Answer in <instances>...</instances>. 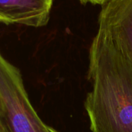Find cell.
Wrapping results in <instances>:
<instances>
[{
  "label": "cell",
  "mask_w": 132,
  "mask_h": 132,
  "mask_svg": "<svg viewBox=\"0 0 132 132\" xmlns=\"http://www.w3.org/2000/svg\"><path fill=\"white\" fill-rule=\"evenodd\" d=\"M53 0H0V23L40 27L47 24Z\"/></svg>",
  "instance_id": "obj_4"
},
{
  "label": "cell",
  "mask_w": 132,
  "mask_h": 132,
  "mask_svg": "<svg viewBox=\"0 0 132 132\" xmlns=\"http://www.w3.org/2000/svg\"><path fill=\"white\" fill-rule=\"evenodd\" d=\"M97 33L106 38L132 66V0H108L99 16Z\"/></svg>",
  "instance_id": "obj_3"
},
{
  "label": "cell",
  "mask_w": 132,
  "mask_h": 132,
  "mask_svg": "<svg viewBox=\"0 0 132 132\" xmlns=\"http://www.w3.org/2000/svg\"><path fill=\"white\" fill-rule=\"evenodd\" d=\"M85 100L92 132H132V66L103 36L96 33L89 49Z\"/></svg>",
  "instance_id": "obj_1"
},
{
  "label": "cell",
  "mask_w": 132,
  "mask_h": 132,
  "mask_svg": "<svg viewBox=\"0 0 132 132\" xmlns=\"http://www.w3.org/2000/svg\"><path fill=\"white\" fill-rule=\"evenodd\" d=\"M3 105H2L1 99H0V132L2 131V120H3Z\"/></svg>",
  "instance_id": "obj_6"
},
{
  "label": "cell",
  "mask_w": 132,
  "mask_h": 132,
  "mask_svg": "<svg viewBox=\"0 0 132 132\" xmlns=\"http://www.w3.org/2000/svg\"><path fill=\"white\" fill-rule=\"evenodd\" d=\"M0 99L3 105L1 132H50L34 109L20 70L0 53Z\"/></svg>",
  "instance_id": "obj_2"
},
{
  "label": "cell",
  "mask_w": 132,
  "mask_h": 132,
  "mask_svg": "<svg viewBox=\"0 0 132 132\" xmlns=\"http://www.w3.org/2000/svg\"><path fill=\"white\" fill-rule=\"evenodd\" d=\"M50 132H58L57 130H56L55 129H54L53 127H50Z\"/></svg>",
  "instance_id": "obj_7"
},
{
  "label": "cell",
  "mask_w": 132,
  "mask_h": 132,
  "mask_svg": "<svg viewBox=\"0 0 132 132\" xmlns=\"http://www.w3.org/2000/svg\"><path fill=\"white\" fill-rule=\"evenodd\" d=\"M79 1L82 3H90L92 4H100L103 5L105 3H106L108 0H79Z\"/></svg>",
  "instance_id": "obj_5"
}]
</instances>
